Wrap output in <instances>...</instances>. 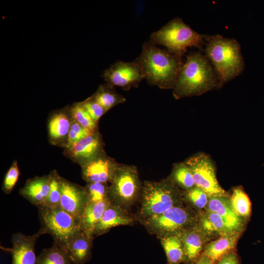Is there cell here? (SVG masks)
Segmentation results:
<instances>
[{"label": "cell", "mask_w": 264, "mask_h": 264, "mask_svg": "<svg viewBox=\"0 0 264 264\" xmlns=\"http://www.w3.org/2000/svg\"><path fill=\"white\" fill-rule=\"evenodd\" d=\"M219 88L217 74L205 55L190 52L180 70L173 94L176 99L198 96Z\"/></svg>", "instance_id": "obj_1"}, {"label": "cell", "mask_w": 264, "mask_h": 264, "mask_svg": "<svg viewBox=\"0 0 264 264\" xmlns=\"http://www.w3.org/2000/svg\"><path fill=\"white\" fill-rule=\"evenodd\" d=\"M135 61L141 66L147 82L161 89L174 88L184 63L181 57L150 42L144 43Z\"/></svg>", "instance_id": "obj_2"}, {"label": "cell", "mask_w": 264, "mask_h": 264, "mask_svg": "<svg viewBox=\"0 0 264 264\" xmlns=\"http://www.w3.org/2000/svg\"><path fill=\"white\" fill-rule=\"evenodd\" d=\"M204 51L217 74L219 88L242 73L244 63L241 46L235 39L209 36Z\"/></svg>", "instance_id": "obj_3"}, {"label": "cell", "mask_w": 264, "mask_h": 264, "mask_svg": "<svg viewBox=\"0 0 264 264\" xmlns=\"http://www.w3.org/2000/svg\"><path fill=\"white\" fill-rule=\"evenodd\" d=\"M137 217L139 221L164 213L184 202L183 190L168 177L159 181H145Z\"/></svg>", "instance_id": "obj_4"}, {"label": "cell", "mask_w": 264, "mask_h": 264, "mask_svg": "<svg viewBox=\"0 0 264 264\" xmlns=\"http://www.w3.org/2000/svg\"><path fill=\"white\" fill-rule=\"evenodd\" d=\"M198 213L185 202L139 222L159 239L177 236L196 226Z\"/></svg>", "instance_id": "obj_5"}, {"label": "cell", "mask_w": 264, "mask_h": 264, "mask_svg": "<svg viewBox=\"0 0 264 264\" xmlns=\"http://www.w3.org/2000/svg\"><path fill=\"white\" fill-rule=\"evenodd\" d=\"M208 36L195 31L180 18H176L153 33L149 42L163 45L171 53L182 58L188 47L201 48Z\"/></svg>", "instance_id": "obj_6"}, {"label": "cell", "mask_w": 264, "mask_h": 264, "mask_svg": "<svg viewBox=\"0 0 264 264\" xmlns=\"http://www.w3.org/2000/svg\"><path fill=\"white\" fill-rule=\"evenodd\" d=\"M142 185L135 166L120 164L109 186V199L129 211L139 200Z\"/></svg>", "instance_id": "obj_7"}, {"label": "cell", "mask_w": 264, "mask_h": 264, "mask_svg": "<svg viewBox=\"0 0 264 264\" xmlns=\"http://www.w3.org/2000/svg\"><path fill=\"white\" fill-rule=\"evenodd\" d=\"M41 223L40 231L50 235L53 241L63 246L78 230L79 223L61 207L51 208L38 206Z\"/></svg>", "instance_id": "obj_8"}, {"label": "cell", "mask_w": 264, "mask_h": 264, "mask_svg": "<svg viewBox=\"0 0 264 264\" xmlns=\"http://www.w3.org/2000/svg\"><path fill=\"white\" fill-rule=\"evenodd\" d=\"M184 163L192 172L195 186L201 189L209 197L229 196L219 184L214 163L208 155L198 153L187 158Z\"/></svg>", "instance_id": "obj_9"}, {"label": "cell", "mask_w": 264, "mask_h": 264, "mask_svg": "<svg viewBox=\"0 0 264 264\" xmlns=\"http://www.w3.org/2000/svg\"><path fill=\"white\" fill-rule=\"evenodd\" d=\"M102 77L108 85L127 90L132 87H137L145 76L141 66L135 60L115 62L104 71Z\"/></svg>", "instance_id": "obj_10"}, {"label": "cell", "mask_w": 264, "mask_h": 264, "mask_svg": "<svg viewBox=\"0 0 264 264\" xmlns=\"http://www.w3.org/2000/svg\"><path fill=\"white\" fill-rule=\"evenodd\" d=\"M88 199L84 187L62 177L60 207L78 222L87 204Z\"/></svg>", "instance_id": "obj_11"}, {"label": "cell", "mask_w": 264, "mask_h": 264, "mask_svg": "<svg viewBox=\"0 0 264 264\" xmlns=\"http://www.w3.org/2000/svg\"><path fill=\"white\" fill-rule=\"evenodd\" d=\"M119 165L105 152L80 166L81 176L87 183H110Z\"/></svg>", "instance_id": "obj_12"}, {"label": "cell", "mask_w": 264, "mask_h": 264, "mask_svg": "<svg viewBox=\"0 0 264 264\" xmlns=\"http://www.w3.org/2000/svg\"><path fill=\"white\" fill-rule=\"evenodd\" d=\"M105 152L104 143L98 130L65 149L64 154L80 166Z\"/></svg>", "instance_id": "obj_13"}, {"label": "cell", "mask_w": 264, "mask_h": 264, "mask_svg": "<svg viewBox=\"0 0 264 264\" xmlns=\"http://www.w3.org/2000/svg\"><path fill=\"white\" fill-rule=\"evenodd\" d=\"M43 234L40 230L31 235L17 233L12 235V247L1 246L0 248L11 255L12 264H35L37 257L35 246L38 239Z\"/></svg>", "instance_id": "obj_14"}, {"label": "cell", "mask_w": 264, "mask_h": 264, "mask_svg": "<svg viewBox=\"0 0 264 264\" xmlns=\"http://www.w3.org/2000/svg\"><path fill=\"white\" fill-rule=\"evenodd\" d=\"M72 120L68 106L51 113L47 122L48 140L51 144L64 148Z\"/></svg>", "instance_id": "obj_15"}, {"label": "cell", "mask_w": 264, "mask_h": 264, "mask_svg": "<svg viewBox=\"0 0 264 264\" xmlns=\"http://www.w3.org/2000/svg\"><path fill=\"white\" fill-rule=\"evenodd\" d=\"M94 238L79 229L61 247L74 264H85L92 258Z\"/></svg>", "instance_id": "obj_16"}, {"label": "cell", "mask_w": 264, "mask_h": 264, "mask_svg": "<svg viewBox=\"0 0 264 264\" xmlns=\"http://www.w3.org/2000/svg\"><path fill=\"white\" fill-rule=\"evenodd\" d=\"M136 220L128 210L110 202L95 226L93 236L94 238L103 235L114 227L132 225Z\"/></svg>", "instance_id": "obj_17"}, {"label": "cell", "mask_w": 264, "mask_h": 264, "mask_svg": "<svg viewBox=\"0 0 264 264\" xmlns=\"http://www.w3.org/2000/svg\"><path fill=\"white\" fill-rule=\"evenodd\" d=\"M198 213L196 226L209 242L225 235L238 232L234 231L220 216L215 212L204 209Z\"/></svg>", "instance_id": "obj_18"}, {"label": "cell", "mask_w": 264, "mask_h": 264, "mask_svg": "<svg viewBox=\"0 0 264 264\" xmlns=\"http://www.w3.org/2000/svg\"><path fill=\"white\" fill-rule=\"evenodd\" d=\"M184 252V264H195L210 242L196 226L179 234Z\"/></svg>", "instance_id": "obj_19"}, {"label": "cell", "mask_w": 264, "mask_h": 264, "mask_svg": "<svg viewBox=\"0 0 264 264\" xmlns=\"http://www.w3.org/2000/svg\"><path fill=\"white\" fill-rule=\"evenodd\" d=\"M205 209L219 214L236 232L242 233L246 226V222L240 219L232 209L229 196L209 197L208 203Z\"/></svg>", "instance_id": "obj_20"}, {"label": "cell", "mask_w": 264, "mask_h": 264, "mask_svg": "<svg viewBox=\"0 0 264 264\" xmlns=\"http://www.w3.org/2000/svg\"><path fill=\"white\" fill-rule=\"evenodd\" d=\"M50 186V176L44 175L35 176L27 180L19 191L20 194L36 207L41 204L47 197Z\"/></svg>", "instance_id": "obj_21"}, {"label": "cell", "mask_w": 264, "mask_h": 264, "mask_svg": "<svg viewBox=\"0 0 264 264\" xmlns=\"http://www.w3.org/2000/svg\"><path fill=\"white\" fill-rule=\"evenodd\" d=\"M241 234L242 233L233 232L209 242L201 255L207 257L215 264L225 255L236 251L237 243Z\"/></svg>", "instance_id": "obj_22"}, {"label": "cell", "mask_w": 264, "mask_h": 264, "mask_svg": "<svg viewBox=\"0 0 264 264\" xmlns=\"http://www.w3.org/2000/svg\"><path fill=\"white\" fill-rule=\"evenodd\" d=\"M110 202V199H107L98 202L88 203L79 221V229L93 236L95 226Z\"/></svg>", "instance_id": "obj_23"}, {"label": "cell", "mask_w": 264, "mask_h": 264, "mask_svg": "<svg viewBox=\"0 0 264 264\" xmlns=\"http://www.w3.org/2000/svg\"><path fill=\"white\" fill-rule=\"evenodd\" d=\"M229 200L236 214L247 222L251 215L252 206L249 198L242 187L237 186L232 189Z\"/></svg>", "instance_id": "obj_24"}, {"label": "cell", "mask_w": 264, "mask_h": 264, "mask_svg": "<svg viewBox=\"0 0 264 264\" xmlns=\"http://www.w3.org/2000/svg\"><path fill=\"white\" fill-rule=\"evenodd\" d=\"M91 97L102 106L107 111L126 101L123 95L117 92L114 87L106 83L100 85Z\"/></svg>", "instance_id": "obj_25"}, {"label": "cell", "mask_w": 264, "mask_h": 264, "mask_svg": "<svg viewBox=\"0 0 264 264\" xmlns=\"http://www.w3.org/2000/svg\"><path fill=\"white\" fill-rule=\"evenodd\" d=\"M164 250L167 264H181L184 263V252L178 235L159 240Z\"/></svg>", "instance_id": "obj_26"}, {"label": "cell", "mask_w": 264, "mask_h": 264, "mask_svg": "<svg viewBox=\"0 0 264 264\" xmlns=\"http://www.w3.org/2000/svg\"><path fill=\"white\" fill-rule=\"evenodd\" d=\"M35 264H74L60 245L53 241L52 245L44 249L37 257Z\"/></svg>", "instance_id": "obj_27"}, {"label": "cell", "mask_w": 264, "mask_h": 264, "mask_svg": "<svg viewBox=\"0 0 264 264\" xmlns=\"http://www.w3.org/2000/svg\"><path fill=\"white\" fill-rule=\"evenodd\" d=\"M169 177L184 191L189 190L195 186L192 172L184 162L174 165Z\"/></svg>", "instance_id": "obj_28"}, {"label": "cell", "mask_w": 264, "mask_h": 264, "mask_svg": "<svg viewBox=\"0 0 264 264\" xmlns=\"http://www.w3.org/2000/svg\"><path fill=\"white\" fill-rule=\"evenodd\" d=\"M184 201L198 212L204 210L208 203L209 196L201 189L195 186L183 191Z\"/></svg>", "instance_id": "obj_29"}, {"label": "cell", "mask_w": 264, "mask_h": 264, "mask_svg": "<svg viewBox=\"0 0 264 264\" xmlns=\"http://www.w3.org/2000/svg\"><path fill=\"white\" fill-rule=\"evenodd\" d=\"M49 175L50 176V191L45 200L40 205L51 208L61 207V181L62 176L59 175L56 170L51 171Z\"/></svg>", "instance_id": "obj_30"}, {"label": "cell", "mask_w": 264, "mask_h": 264, "mask_svg": "<svg viewBox=\"0 0 264 264\" xmlns=\"http://www.w3.org/2000/svg\"><path fill=\"white\" fill-rule=\"evenodd\" d=\"M68 108L72 118L82 126L93 132L98 130V123L92 119L81 102L74 103Z\"/></svg>", "instance_id": "obj_31"}, {"label": "cell", "mask_w": 264, "mask_h": 264, "mask_svg": "<svg viewBox=\"0 0 264 264\" xmlns=\"http://www.w3.org/2000/svg\"><path fill=\"white\" fill-rule=\"evenodd\" d=\"M88 203H95L109 199L108 183L88 182L84 187Z\"/></svg>", "instance_id": "obj_32"}, {"label": "cell", "mask_w": 264, "mask_h": 264, "mask_svg": "<svg viewBox=\"0 0 264 264\" xmlns=\"http://www.w3.org/2000/svg\"><path fill=\"white\" fill-rule=\"evenodd\" d=\"M94 132L83 127L73 119L64 149L70 147Z\"/></svg>", "instance_id": "obj_33"}, {"label": "cell", "mask_w": 264, "mask_h": 264, "mask_svg": "<svg viewBox=\"0 0 264 264\" xmlns=\"http://www.w3.org/2000/svg\"><path fill=\"white\" fill-rule=\"evenodd\" d=\"M20 176L18 162L15 160L7 171L2 185V190L5 194H9L15 187Z\"/></svg>", "instance_id": "obj_34"}, {"label": "cell", "mask_w": 264, "mask_h": 264, "mask_svg": "<svg viewBox=\"0 0 264 264\" xmlns=\"http://www.w3.org/2000/svg\"><path fill=\"white\" fill-rule=\"evenodd\" d=\"M81 103L92 119L97 123L100 118L107 112L91 96L82 101Z\"/></svg>", "instance_id": "obj_35"}, {"label": "cell", "mask_w": 264, "mask_h": 264, "mask_svg": "<svg viewBox=\"0 0 264 264\" xmlns=\"http://www.w3.org/2000/svg\"><path fill=\"white\" fill-rule=\"evenodd\" d=\"M215 264H241V260L236 251H233L223 256Z\"/></svg>", "instance_id": "obj_36"}, {"label": "cell", "mask_w": 264, "mask_h": 264, "mask_svg": "<svg viewBox=\"0 0 264 264\" xmlns=\"http://www.w3.org/2000/svg\"><path fill=\"white\" fill-rule=\"evenodd\" d=\"M201 256L202 257V259H203L202 264H215V263L213 262H212L210 259H209L207 257L203 255H201Z\"/></svg>", "instance_id": "obj_37"}, {"label": "cell", "mask_w": 264, "mask_h": 264, "mask_svg": "<svg viewBox=\"0 0 264 264\" xmlns=\"http://www.w3.org/2000/svg\"><path fill=\"white\" fill-rule=\"evenodd\" d=\"M203 259L202 256H200L198 260L195 264H202Z\"/></svg>", "instance_id": "obj_38"}]
</instances>
